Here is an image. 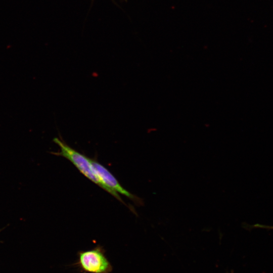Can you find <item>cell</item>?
Masks as SVG:
<instances>
[{
	"mask_svg": "<svg viewBox=\"0 0 273 273\" xmlns=\"http://www.w3.org/2000/svg\"><path fill=\"white\" fill-rule=\"evenodd\" d=\"M53 142L58 145L60 151L58 152H52L53 154L64 157L69 160L87 178L108 192L117 200L123 203L117 193L109 189L100 179L93 169L91 163V159L72 148L63 141L57 138H54Z\"/></svg>",
	"mask_w": 273,
	"mask_h": 273,
	"instance_id": "1",
	"label": "cell"
},
{
	"mask_svg": "<svg viewBox=\"0 0 273 273\" xmlns=\"http://www.w3.org/2000/svg\"><path fill=\"white\" fill-rule=\"evenodd\" d=\"M243 228L248 230H251L253 229H266L267 230H273V226L256 223L253 225H250L247 223H243Z\"/></svg>",
	"mask_w": 273,
	"mask_h": 273,
	"instance_id": "4",
	"label": "cell"
},
{
	"mask_svg": "<svg viewBox=\"0 0 273 273\" xmlns=\"http://www.w3.org/2000/svg\"><path fill=\"white\" fill-rule=\"evenodd\" d=\"M75 264L82 273H111L113 266L105 255L102 247L78 252Z\"/></svg>",
	"mask_w": 273,
	"mask_h": 273,
	"instance_id": "2",
	"label": "cell"
},
{
	"mask_svg": "<svg viewBox=\"0 0 273 273\" xmlns=\"http://www.w3.org/2000/svg\"><path fill=\"white\" fill-rule=\"evenodd\" d=\"M91 163L94 170L103 184L111 191L120 193L128 198L142 204L141 199L137 198L124 189L119 183L113 175L103 165L91 159ZM118 194V193H117Z\"/></svg>",
	"mask_w": 273,
	"mask_h": 273,
	"instance_id": "3",
	"label": "cell"
}]
</instances>
